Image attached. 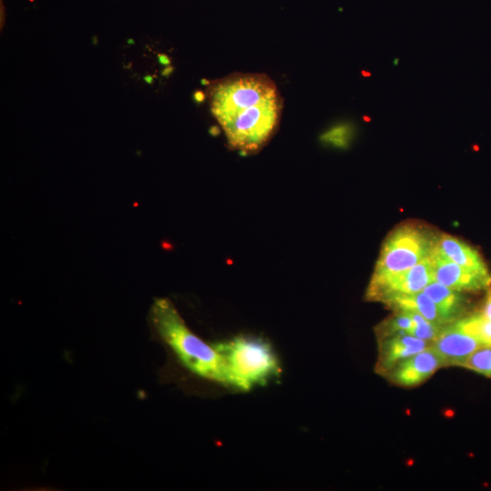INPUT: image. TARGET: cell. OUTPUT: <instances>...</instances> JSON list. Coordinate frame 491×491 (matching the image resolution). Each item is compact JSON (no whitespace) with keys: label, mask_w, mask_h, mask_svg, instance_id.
Returning a JSON list of instances; mask_svg holds the SVG:
<instances>
[{"label":"cell","mask_w":491,"mask_h":491,"mask_svg":"<svg viewBox=\"0 0 491 491\" xmlns=\"http://www.w3.org/2000/svg\"><path fill=\"white\" fill-rule=\"evenodd\" d=\"M206 91L211 113L232 149L256 154L274 136L283 98L268 75L235 73L211 82Z\"/></svg>","instance_id":"6da1fadb"},{"label":"cell","mask_w":491,"mask_h":491,"mask_svg":"<svg viewBox=\"0 0 491 491\" xmlns=\"http://www.w3.org/2000/svg\"><path fill=\"white\" fill-rule=\"evenodd\" d=\"M149 316L158 337L185 368L201 378L228 386L222 355L188 328L169 299H155Z\"/></svg>","instance_id":"7a4b0ae2"},{"label":"cell","mask_w":491,"mask_h":491,"mask_svg":"<svg viewBox=\"0 0 491 491\" xmlns=\"http://www.w3.org/2000/svg\"><path fill=\"white\" fill-rule=\"evenodd\" d=\"M214 346L225 360L228 386L248 391L266 385L281 373L271 345L260 337L238 336Z\"/></svg>","instance_id":"3957f363"},{"label":"cell","mask_w":491,"mask_h":491,"mask_svg":"<svg viewBox=\"0 0 491 491\" xmlns=\"http://www.w3.org/2000/svg\"><path fill=\"white\" fill-rule=\"evenodd\" d=\"M436 231L419 223H405L386 237L370 281L406 271L430 256L438 238Z\"/></svg>","instance_id":"277c9868"},{"label":"cell","mask_w":491,"mask_h":491,"mask_svg":"<svg viewBox=\"0 0 491 491\" xmlns=\"http://www.w3.org/2000/svg\"><path fill=\"white\" fill-rule=\"evenodd\" d=\"M434 281L432 255L411 268L392 276L370 281L365 297L368 301L386 303L391 298L424 290Z\"/></svg>","instance_id":"5b68a950"},{"label":"cell","mask_w":491,"mask_h":491,"mask_svg":"<svg viewBox=\"0 0 491 491\" xmlns=\"http://www.w3.org/2000/svg\"><path fill=\"white\" fill-rule=\"evenodd\" d=\"M443 365L430 346L394 366L384 377L401 387H415L429 379Z\"/></svg>","instance_id":"8992f818"},{"label":"cell","mask_w":491,"mask_h":491,"mask_svg":"<svg viewBox=\"0 0 491 491\" xmlns=\"http://www.w3.org/2000/svg\"><path fill=\"white\" fill-rule=\"evenodd\" d=\"M434 280L458 292H478L491 286V276L465 268L440 256L432 254Z\"/></svg>","instance_id":"52a82bcc"},{"label":"cell","mask_w":491,"mask_h":491,"mask_svg":"<svg viewBox=\"0 0 491 491\" xmlns=\"http://www.w3.org/2000/svg\"><path fill=\"white\" fill-rule=\"evenodd\" d=\"M430 347L438 356L443 366H462L468 356L482 346L452 323L443 328L439 336L430 343Z\"/></svg>","instance_id":"ba28073f"},{"label":"cell","mask_w":491,"mask_h":491,"mask_svg":"<svg viewBox=\"0 0 491 491\" xmlns=\"http://www.w3.org/2000/svg\"><path fill=\"white\" fill-rule=\"evenodd\" d=\"M430 343L407 333H399L377 340V359L375 371L385 376L394 366L422 352Z\"/></svg>","instance_id":"9c48e42d"},{"label":"cell","mask_w":491,"mask_h":491,"mask_svg":"<svg viewBox=\"0 0 491 491\" xmlns=\"http://www.w3.org/2000/svg\"><path fill=\"white\" fill-rule=\"evenodd\" d=\"M436 251L440 256L465 268L485 276H491V272L479 252L456 236L441 234Z\"/></svg>","instance_id":"30bf717a"},{"label":"cell","mask_w":491,"mask_h":491,"mask_svg":"<svg viewBox=\"0 0 491 491\" xmlns=\"http://www.w3.org/2000/svg\"><path fill=\"white\" fill-rule=\"evenodd\" d=\"M436 305L448 324L466 316L468 301L462 294L437 281H432L423 290Z\"/></svg>","instance_id":"8fae6325"},{"label":"cell","mask_w":491,"mask_h":491,"mask_svg":"<svg viewBox=\"0 0 491 491\" xmlns=\"http://www.w3.org/2000/svg\"><path fill=\"white\" fill-rule=\"evenodd\" d=\"M384 304L394 310L414 311L423 316L428 321L441 326L449 325L434 301L423 291L412 295L396 296Z\"/></svg>","instance_id":"7c38bea8"},{"label":"cell","mask_w":491,"mask_h":491,"mask_svg":"<svg viewBox=\"0 0 491 491\" xmlns=\"http://www.w3.org/2000/svg\"><path fill=\"white\" fill-rule=\"evenodd\" d=\"M454 324L476 338L482 346L491 347V321L486 319L479 312L466 315Z\"/></svg>","instance_id":"4fadbf2b"},{"label":"cell","mask_w":491,"mask_h":491,"mask_svg":"<svg viewBox=\"0 0 491 491\" xmlns=\"http://www.w3.org/2000/svg\"><path fill=\"white\" fill-rule=\"evenodd\" d=\"M394 311L395 313L392 316L383 320L375 328L377 340L399 333H407L410 335L414 321L409 313L404 310Z\"/></svg>","instance_id":"5bb4252c"},{"label":"cell","mask_w":491,"mask_h":491,"mask_svg":"<svg viewBox=\"0 0 491 491\" xmlns=\"http://www.w3.org/2000/svg\"><path fill=\"white\" fill-rule=\"evenodd\" d=\"M406 312L409 313L410 316L414 321V326L410 332V335L419 339L431 343L439 336V334L445 327L428 321L423 316L414 311Z\"/></svg>","instance_id":"9a60e30c"},{"label":"cell","mask_w":491,"mask_h":491,"mask_svg":"<svg viewBox=\"0 0 491 491\" xmlns=\"http://www.w3.org/2000/svg\"><path fill=\"white\" fill-rule=\"evenodd\" d=\"M462 367L491 378V347L482 346L473 352Z\"/></svg>","instance_id":"2e32d148"},{"label":"cell","mask_w":491,"mask_h":491,"mask_svg":"<svg viewBox=\"0 0 491 491\" xmlns=\"http://www.w3.org/2000/svg\"><path fill=\"white\" fill-rule=\"evenodd\" d=\"M354 135L353 128L349 125H340L326 132L321 139L326 144L346 148Z\"/></svg>","instance_id":"e0dca14e"},{"label":"cell","mask_w":491,"mask_h":491,"mask_svg":"<svg viewBox=\"0 0 491 491\" xmlns=\"http://www.w3.org/2000/svg\"><path fill=\"white\" fill-rule=\"evenodd\" d=\"M479 313L486 319L491 321V286L486 289V297Z\"/></svg>","instance_id":"ac0fdd59"},{"label":"cell","mask_w":491,"mask_h":491,"mask_svg":"<svg viewBox=\"0 0 491 491\" xmlns=\"http://www.w3.org/2000/svg\"><path fill=\"white\" fill-rule=\"evenodd\" d=\"M398 62H399V59H398V58H395V59L393 60L394 65H398Z\"/></svg>","instance_id":"d6986e66"},{"label":"cell","mask_w":491,"mask_h":491,"mask_svg":"<svg viewBox=\"0 0 491 491\" xmlns=\"http://www.w3.org/2000/svg\"><path fill=\"white\" fill-rule=\"evenodd\" d=\"M362 75H366V77H367V76H370V75H371V74H370V73H368V72H365V71H364V72H362Z\"/></svg>","instance_id":"ffe728a7"}]
</instances>
